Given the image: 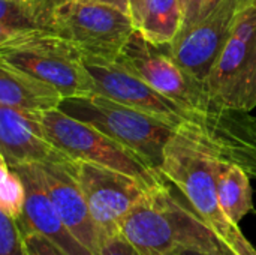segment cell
<instances>
[{
  "mask_svg": "<svg viewBox=\"0 0 256 255\" xmlns=\"http://www.w3.org/2000/svg\"><path fill=\"white\" fill-rule=\"evenodd\" d=\"M120 233L142 255H176L184 249L216 251L224 246L216 231L183 203L168 185H156L134 206Z\"/></svg>",
  "mask_w": 256,
  "mask_h": 255,
  "instance_id": "obj_1",
  "label": "cell"
},
{
  "mask_svg": "<svg viewBox=\"0 0 256 255\" xmlns=\"http://www.w3.org/2000/svg\"><path fill=\"white\" fill-rule=\"evenodd\" d=\"M60 110L98 128L136 153L159 173L164 162L165 147L177 134V131L159 119L123 105L100 93L66 98L62 102Z\"/></svg>",
  "mask_w": 256,
  "mask_h": 255,
  "instance_id": "obj_2",
  "label": "cell"
},
{
  "mask_svg": "<svg viewBox=\"0 0 256 255\" xmlns=\"http://www.w3.org/2000/svg\"><path fill=\"white\" fill-rule=\"evenodd\" d=\"M0 59L50 83L64 99L96 93L82 53L56 32L36 30L3 41Z\"/></svg>",
  "mask_w": 256,
  "mask_h": 255,
  "instance_id": "obj_3",
  "label": "cell"
},
{
  "mask_svg": "<svg viewBox=\"0 0 256 255\" xmlns=\"http://www.w3.org/2000/svg\"><path fill=\"white\" fill-rule=\"evenodd\" d=\"M222 162L210 150L177 132L165 147L160 167L162 176L180 189L219 239L232 225L219 203L218 180Z\"/></svg>",
  "mask_w": 256,
  "mask_h": 255,
  "instance_id": "obj_4",
  "label": "cell"
},
{
  "mask_svg": "<svg viewBox=\"0 0 256 255\" xmlns=\"http://www.w3.org/2000/svg\"><path fill=\"white\" fill-rule=\"evenodd\" d=\"M38 120L40 122L46 137L74 159L122 171L148 186L166 182L158 170L150 167L136 153L98 128L66 114L60 108L40 114Z\"/></svg>",
  "mask_w": 256,
  "mask_h": 255,
  "instance_id": "obj_5",
  "label": "cell"
},
{
  "mask_svg": "<svg viewBox=\"0 0 256 255\" xmlns=\"http://www.w3.org/2000/svg\"><path fill=\"white\" fill-rule=\"evenodd\" d=\"M206 89L226 108L252 113L256 107V0L240 9Z\"/></svg>",
  "mask_w": 256,
  "mask_h": 255,
  "instance_id": "obj_6",
  "label": "cell"
},
{
  "mask_svg": "<svg viewBox=\"0 0 256 255\" xmlns=\"http://www.w3.org/2000/svg\"><path fill=\"white\" fill-rule=\"evenodd\" d=\"M117 62L158 92L189 110L214 113L224 108L210 96L202 81L196 80L174 60L166 45L152 44L138 29L128 39Z\"/></svg>",
  "mask_w": 256,
  "mask_h": 255,
  "instance_id": "obj_7",
  "label": "cell"
},
{
  "mask_svg": "<svg viewBox=\"0 0 256 255\" xmlns=\"http://www.w3.org/2000/svg\"><path fill=\"white\" fill-rule=\"evenodd\" d=\"M136 30L134 18L114 6L74 0L57 11L52 32L74 44L82 56L117 59Z\"/></svg>",
  "mask_w": 256,
  "mask_h": 255,
  "instance_id": "obj_8",
  "label": "cell"
},
{
  "mask_svg": "<svg viewBox=\"0 0 256 255\" xmlns=\"http://www.w3.org/2000/svg\"><path fill=\"white\" fill-rule=\"evenodd\" d=\"M70 170L84 192L100 237L120 233L128 213L153 188L129 174L87 161L75 159Z\"/></svg>",
  "mask_w": 256,
  "mask_h": 255,
  "instance_id": "obj_9",
  "label": "cell"
},
{
  "mask_svg": "<svg viewBox=\"0 0 256 255\" xmlns=\"http://www.w3.org/2000/svg\"><path fill=\"white\" fill-rule=\"evenodd\" d=\"M246 2L249 0H220L210 14L182 30L172 44L166 45L170 54L190 75L206 84Z\"/></svg>",
  "mask_w": 256,
  "mask_h": 255,
  "instance_id": "obj_10",
  "label": "cell"
},
{
  "mask_svg": "<svg viewBox=\"0 0 256 255\" xmlns=\"http://www.w3.org/2000/svg\"><path fill=\"white\" fill-rule=\"evenodd\" d=\"M0 156L10 165L62 164L72 165L74 158L60 150L45 134L40 122L9 107L0 105Z\"/></svg>",
  "mask_w": 256,
  "mask_h": 255,
  "instance_id": "obj_11",
  "label": "cell"
},
{
  "mask_svg": "<svg viewBox=\"0 0 256 255\" xmlns=\"http://www.w3.org/2000/svg\"><path fill=\"white\" fill-rule=\"evenodd\" d=\"M21 176L26 186L24 213L18 219L22 234L39 233L69 255H93L64 225L40 177L38 164L12 167Z\"/></svg>",
  "mask_w": 256,
  "mask_h": 255,
  "instance_id": "obj_12",
  "label": "cell"
},
{
  "mask_svg": "<svg viewBox=\"0 0 256 255\" xmlns=\"http://www.w3.org/2000/svg\"><path fill=\"white\" fill-rule=\"evenodd\" d=\"M44 185L68 230L94 255L100 233L70 165L38 164Z\"/></svg>",
  "mask_w": 256,
  "mask_h": 255,
  "instance_id": "obj_13",
  "label": "cell"
},
{
  "mask_svg": "<svg viewBox=\"0 0 256 255\" xmlns=\"http://www.w3.org/2000/svg\"><path fill=\"white\" fill-rule=\"evenodd\" d=\"M64 96L50 83L0 59V105L38 119L58 110Z\"/></svg>",
  "mask_w": 256,
  "mask_h": 255,
  "instance_id": "obj_14",
  "label": "cell"
},
{
  "mask_svg": "<svg viewBox=\"0 0 256 255\" xmlns=\"http://www.w3.org/2000/svg\"><path fill=\"white\" fill-rule=\"evenodd\" d=\"M218 194L220 207L232 224L240 221L254 210L252 188L249 173L237 164L222 162L218 180Z\"/></svg>",
  "mask_w": 256,
  "mask_h": 255,
  "instance_id": "obj_15",
  "label": "cell"
},
{
  "mask_svg": "<svg viewBox=\"0 0 256 255\" xmlns=\"http://www.w3.org/2000/svg\"><path fill=\"white\" fill-rule=\"evenodd\" d=\"M154 45H170L182 29L178 0H146L141 21L136 27Z\"/></svg>",
  "mask_w": 256,
  "mask_h": 255,
  "instance_id": "obj_16",
  "label": "cell"
},
{
  "mask_svg": "<svg viewBox=\"0 0 256 255\" xmlns=\"http://www.w3.org/2000/svg\"><path fill=\"white\" fill-rule=\"evenodd\" d=\"M44 30L32 5L24 0H0V42Z\"/></svg>",
  "mask_w": 256,
  "mask_h": 255,
  "instance_id": "obj_17",
  "label": "cell"
},
{
  "mask_svg": "<svg viewBox=\"0 0 256 255\" xmlns=\"http://www.w3.org/2000/svg\"><path fill=\"white\" fill-rule=\"evenodd\" d=\"M24 182L18 171L0 156V212L18 221L24 213Z\"/></svg>",
  "mask_w": 256,
  "mask_h": 255,
  "instance_id": "obj_18",
  "label": "cell"
},
{
  "mask_svg": "<svg viewBox=\"0 0 256 255\" xmlns=\"http://www.w3.org/2000/svg\"><path fill=\"white\" fill-rule=\"evenodd\" d=\"M0 255H28L18 221L0 212Z\"/></svg>",
  "mask_w": 256,
  "mask_h": 255,
  "instance_id": "obj_19",
  "label": "cell"
},
{
  "mask_svg": "<svg viewBox=\"0 0 256 255\" xmlns=\"http://www.w3.org/2000/svg\"><path fill=\"white\" fill-rule=\"evenodd\" d=\"M94 255H142L122 233L106 234L100 237Z\"/></svg>",
  "mask_w": 256,
  "mask_h": 255,
  "instance_id": "obj_20",
  "label": "cell"
},
{
  "mask_svg": "<svg viewBox=\"0 0 256 255\" xmlns=\"http://www.w3.org/2000/svg\"><path fill=\"white\" fill-rule=\"evenodd\" d=\"M70 2L74 0H30L28 3L32 5L44 30L52 32V21L57 11H60L63 6L69 5Z\"/></svg>",
  "mask_w": 256,
  "mask_h": 255,
  "instance_id": "obj_21",
  "label": "cell"
},
{
  "mask_svg": "<svg viewBox=\"0 0 256 255\" xmlns=\"http://www.w3.org/2000/svg\"><path fill=\"white\" fill-rule=\"evenodd\" d=\"M220 240L232 251L234 255H256L254 245L246 239L237 224H232Z\"/></svg>",
  "mask_w": 256,
  "mask_h": 255,
  "instance_id": "obj_22",
  "label": "cell"
},
{
  "mask_svg": "<svg viewBox=\"0 0 256 255\" xmlns=\"http://www.w3.org/2000/svg\"><path fill=\"white\" fill-rule=\"evenodd\" d=\"M24 239L28 255H69L39 233H27Z\"/></svg>",
  "mask_w": 256,
  "mask_h": 255,
  "instance_id": "obj_23",
  "label": "cell"
},
{
  "mask_svg": "<svg viewBox=\"0 0 256 255\" xmlns=\"http://www.w3.org/2000/svg\"><path fill=\"white\" fill-rule=\"evenodd\" d=\"M178 2L182 8V29H180L182 32L194 26L202 17L206 0H178Z\"/></svg>",
  "mask_w": 256,
  "mask_h": 255,
  "instance_id": "obj_24",
  "label": "cell"
},
{
  "mask_svg": "<svg viewBox=\"0 0 256 255\" xmlns=\"http://www.w3.org/2000/svg\"><path fill=\"white\" fill-rule=\"evenodd\" d=\"M176 255H234L232 251L224 243V246L220 249H216V251H201V249H184V251H180Z\"/></svg>",
  "mask_w": 256,
  "mask_h": 255,
  "instance_id": "obj_25",
  "label": "cell"
},
{
  "mask_svg": "<svg viewBox=\"0 0 256 255\" xmlns=\"http://www.w3.org/2000/svg\"><path fill=\"white\" fill-rule=\"evenodd\" d=\"M81 2H90V3H102L108 6H114L117 9H122L123 12L130 15V3L129 0H81Z\"/></svg>",
  "mask_w": 256,
  "mask_h": 255,
  "instance_id": "obj_26",
  "label": "cell"
},
{
  "mask_svg": "<svg viewBox=\"0 0 256 255\" xmlns=\"http://www.w3.org/2000/svg\"><path fill=\"white\" fill-rule=\"evenodd\" d=\"M129 3H130V17L134 18V23L138 27V24L141 21V15H142L146 0H129Z\"/></svg>",
  "mask_w": 256,
  "mask_h": 255,
  "instance_id": "obj_27",
  "label": "cell"
},
{
  "mask_svg": "<svg viewBox=\"0 0 256 255\" xmlns=\"http://www.w3.org/2000/svg\"><path fill=\"white\" fill-rule=\"evenodd\" d=\"M219 2H220V0H206V3H204V11H202V17L207 15V14H210V12L213 11V8H214Z\"/></svg>",
  "mask_w": 256,
  "mask_h": 255,
  "instance_id": "obj_28",
  "label": "cell"
},
{
  "mask_svg": "<svg viewBox=\"0 0 256 255\" xmlns=\"http://www.w3.org/2000/svg\"><path fill=\"white\" fill-rule=\"evenodd\" d=\"M24 2H30V0H24Z\"/></svg>",
  "mask_w": 256,
  "mask_h": 255,
  "instance_id": "obj_29",
  "label": "cell"
}]
</instances>
